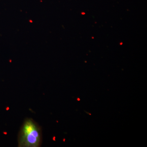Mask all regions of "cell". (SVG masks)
Returning <instances> with one entry per match:
<instances>
[{
	"mask_svg": "<svg viewBox=\"0 0 147 147\" xmlns=\"http://www.w3.org/2000/svg\"><path fill=\"white\" fill-rule=\"evenodd\" d=\"M18 139V147H40L42 139L41 127L33 119L27 118L21 126Z\"/></svg>",
	"mask_w": 147,
	"mask_h": 147,
	"instance_id": "6da1fadb",
	"label": "cell"
}]
</instances>
